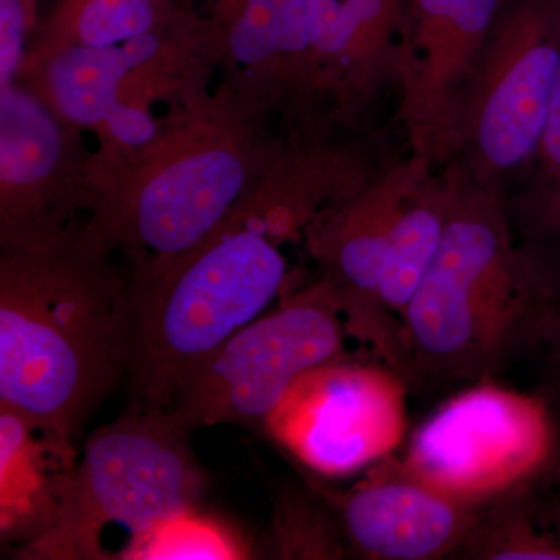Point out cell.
<instances>
[{
    "label": "cell",
    "instance_id": "obj_14",
    "mask_svg": "<svg viewBox=\"0 0 560 560\" xmlns=\"http://www.w3.org/2000/svg\"><path fill=\"white\" fill-rule=\"evenodd\" d=\"M219 36L221 83L300 130H324L308 35V0H206Z\"/></svg>",
    "mask_w": 560,
    "mask_h": 560
},
{
    "label": "cell",
    "instance_id": "obj_25",
    "mask_svg": "<svg viewBox=\"0 0 560 560\" xmlns=\"http://www.w3.org/2000/svg\"><path fill=\"white\" fill-rule=\"evenodd\" d=\"M545 346L550 348V359L552 371L560 382V294L558 305H556L555 315H552L550 331H548L547 341Z\"/></svg>",
    "mask_w": 560,
    "mask_h": 560
},
{
    "label": "cell",
    "instance_id": "obj_15",
    "mask_svg": "<svg viewBox=\"0 0 560 560\" xmlns=\"http://www.w3.org/2000/svg\"><path fill=\"white\" fill-rule=\"evenodd\" d=\"M329 501L350 556L368 560H436L463 550L480 511L460 506L412 480L393 456L345 493L313 485Z\"/></svg>",
    "mask_w": 560,
    "mask_h": 560
},
{
    "label": "cell",
    "instance_id": "obj_22",
    "mask_svg": "<svg viewBox=\"0 0 560 560\" xmlns=\"http://www.w3.org/2000/svg\"><path fill=\"white\" fill-rule=\"evenodd\" d=\"M248 541L198 508L162 522L150 533L125 545L116 559L228 560L250 558Z\"/></svg>",
    "mask_w": 560,
    "mask_h": 560
},
{
    "label": "cell",
    "instance_id": "obj_6",
    "mask_svg": "<svg viewBox=\"0 0 560 560\" xmlns=\"http://www.w3.org/2000/svg\"><path fill=\"white\" fill-rule=\"evenodd\" d=\"M189 436L164 410L132 401L120 418L91 434L57 525L18 550L16 558L110 559L102 545L109 526L127 529L130 544L200 506L209 477Z\"/></svg>",
    "mask_w": 560,
    "mask_h": 560
},
{
    "label": "cell",
    "instance_id": "obj_2",
    "mask_svg": "<svg viewBox=\"0 0 560 560\" xmlns=\"http://www.w3.org/2000/svg\"><path fill=\"white\" fill-rule=\"evenodd\" d=\"M451 208L436 256L401 318L411 383L493 378L545 346L560 272L515 245L500 189L447 162Z\"/></svg>",
    "mask_w": 560,
    "mask_h": 560
},
{
    "label": "cell",
    "instance_id": "obj_1",
    "mask_svg": "<svg viewBox=\"0 0 560 560\" xmlns=\"http://www.w3.org/2000/svg\"><path fill=\"white\" fill-rule=\"evenodd\" d=\"M116 254L86 217L0 249V407L73 445L130 368V270Z\"/></svg>",
    "mask_w": 560,
    "mask_h": 560
},
{
    "label": "cell",
    "instance_id": "obj_12",
    "mask_svg": "<svg viewBox=\"0 0 560 560\" xmlns=\"http://www.w3.org/2000/svg\"><path fill=\"white\" fill-rule=\"evenodd\" d=\"M433 165L411 154L378 172L352 197L324 209L304 232L305 249L318 265L349 337L404 377L400 327L383 311L378 290L394 224Z\"/></svg>",
    "mask_w": 560,
    "mask_h": 560
},
{
    "label": "cell",
    "instance_id": "obj_10",
    "mask_svg": "<svg viewBox=\"0 0 560 560\" xmlns=\"http://www.w3.org/2000/svg\"><path fill=\"white\" fill-rule=\"evenodd\" d=\"M408 393L410 382L383 361L342 355L301 375L264 430L316 475L350 477L407 440Z\"/></svg>",
    "mask_w": 560,
    "mask_h": 560
},
{
    "label": "cell",
    "instance_id": "obj_5",
    "mask_svg": "<svg viewBox=\"0 0 560 560\" xmlns=\"http://www.w3.org/2000/svg\"><path fill=\"white\" fill-rule=\"evenodd\" d=\"M219 36L195 9L110 47L69 46L27 60L21 80L98 140L102 158L138 156L208 101Z\"/></svg>",
    "mask_w": 560,
    "mask_h": 560
},
{
    "label": "cell",
    "instance_id": "obj_21",
    "mask_svg": "<svg viewBox=\"0 0 560 560\" xmlns=\"http://www.w3.org/2000/svg\"><path fill=\"white\" fill-rule=\"evenodd\" d=\"M276 559L338 560L350 556L337 512L318 490L279 493L272 512Z\"/></svg>",
    "mask_w": 560,
    "mask_h": 560
},
{
    "label": "cell",
    "instance_id": "obj_17",
    "mask_svg": "<svg viewBox=\"0 0 560 560\" xmlns=\"http://www.w3.org/2000/svg\"><path fill=\"white\" fill-rule=\"evenodd\" d=\"M77 467L75 445L0 407V539L27 547L60 517Z\"/></svg>",
    "mask_w": 560,
    "mask_h": 560
},
{
    "label": "cell",
    "instance_id": "obj_24",
    "mask_svg": "<svg viewBox=\"0 0 560 560\" xmlns=\"http://www.w3.org/2000/svg\"><path fill=\"white\" fill-rule=\"evenodd\" d=\"M35 24V0H0V83L18 79Z\"/></svg>",
    "mask_w": 560,
    "mask_h": 560
},
{
    "label": "cell",
    "instance_id": "obj_9",
    "mask_svg": "<svg viewBox=\"0 0 560 560\" xmlns=\"http://www.w3.org/2000/svg\"><path fill=\"white\" fill-rule=\"evenodd\" d=\"M560 75V0H510L471 80L460 161L486 186L528 164Z\"/></svg>",
    "mask_w": 560,
    "mask_h": 560
},
{
    "label": "cell",
    "instance_id": "obj_18",
    "mask_svg": "<svg viewBox=\"0 0 560 560\" xmlns=\"http://www.w3.org/2000/svg\"><path fill=\"white\" fill-rule=\"evenodd\" d=\"M191 9L189 0H55L28 44L24 62L62 47L127 43Z\"/></svg>",
    "mask_w": 560,
    "mask_h": 560
},
{
    "label": "cell",
    "instance_id": "obj_7",
    "mask_svg": "<svg viewBox=\"0 0 560 560\" xmlns=\"http://www.w3.org/2000/svg\"><path fill=\"white\" fill-rule=\"evenodd\" d=\"M560 455V434L547 397L474 382L441 404L411 434L396 466L474 511L528 495Z\"/></svg>",
    "mask_w": 560,
    "mask_h": 560
},
{
    "label": "cell",
    "instance_id": "obj_3",
    "mask_svg": "<svg viewBox=\"0 0 560 560\" xmlns=\"http://www.w3.org/2000/svg\"><path fill=\"white\" fill-rule=\"evenodd\" d=\"M278 121L287 124L220 83L138 156L114 160L92 151L88 223L128 257L131 275L178 259L219 230L283 151L304 138L276 131Z\"/></svg>",
    "mask_w": 560,
    "mask_h": 560
},
{
    "label": "cell",
    "instance_id": "obj_20",
    "mask_svg": "<svg viewBox=\"0 0 560 560\" xmlns=\"http://www.w3.org/2000/svg\"><path fill=\"white\" fill-rule=\"evenodd\" d=\"M530 178L514 202L526 248L560 272V75L528 164Z\"/></svg>",
    "mask_w": 560,
    "mask_h": 560
},
{
    "label": "cell",
    "instance_id": "obj_19",
    "mask_svg": "<svg viewBox=\"0 0 560 560\" xmlns=\"http://www.w3.org/2000/svg\"><path fill=\"white\" fill-rule=\"evenodd\" d=\"M451 208V179L447 168L427 176L412 190L390 235L378 300L397 326L418 290L420 280L440 249Z\"/></svg>",
    "mask_w": 560,
    "mask_h": 560
},
{
    "label": "cell",
    "instance_id": "obj_16",
    "mask_svg": "<svg viewBox=\"0 0 560 560\" xmlns=\"http://www.w3.org/2000/svg\"><path fill=\"white\" fill-rule=\"evenodd\" d=\"M408 0H308L316 86L330 120L352 124L394 79Z\"/></svg>",
    "mask_w": 560,
    "mask_h": 560
},
{
    "label": "cell",
    "instance_id": "obj_8",
    "mask_svg": "<svg viewBox=\"0 0 560 560\" xmlns=\"http://www.w3.org/2000/svg\"><path fill=\"white\" fill-rule=\"evenodd\" d=\"M348 337L329 287L316 280L184 372L164 411L189 434L215 425L264 429L301 375L345 355Z\"/></svg>",
    "mask_w": 560,
    "mask_h": 560
},
{
    "label": "cell",
    "instance_id": "obj_13",
    "mask_svg": "<svg viewBox=\"0 0 560 560\" xmlns=\"http://www.w3.org/2000/svg\"><path fill=\"white\" fill-rule=\"evenodd\" d=\"M510 0H408L394 79L412 154L434 165L458 153L471 80Z\"/></svg>",
    "mask_w": 560,
    "mask_h": 560
},
{
    "label": "cell",
    "instance_id": "obj_23",
    "mask_svg": "<svg viewBox=\"0 0 560 560\" xmlns=\"http://www.w3.org/2000/svg\"><path fill=\"white\" fill-rule=\"evenodd\" d=\"M459 555L480 560H560V534L541 528L522 495L480 511Z\"/></svg>",
    "mask_w": 560,
    "mask_h": 560
},
{
    "label": "cell",
    "instance_id": "obj_11",
    "mask_svg": "<svg viewBox=\"0 0 560 560\" xmlns=\"http://www.w3.org/2000/svg\"><path fill=\"white\" fill-rule=\"evenodd\" d=\"M84 132L20 77L0 83V249L49 243L90 213Z\"/></svg>",
    "mask_w": 560,
    "mask_h": 560
},
{
    "label": "cell",
    "instance_id": "obj_4",
    "mask_svg": "<svg viewBox=\"0 0 560 560\" xmlns=\"http://www.w3.org/2000/svg\"><path fill=\"white\" fill-rule=\"evenodd\" d=\"M305 230L267 172L197 248L130 272L132 401L165 410L184 372L264 315L289 279L282 246L304 241Z\"/></svg>",
    "mask_w": 560,
    "mask_h": 560
}]
</instances>
